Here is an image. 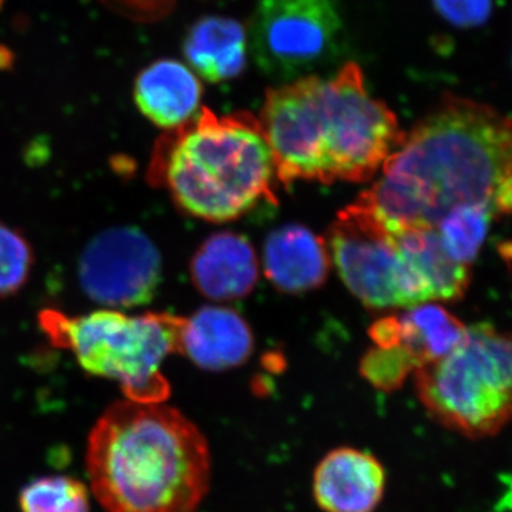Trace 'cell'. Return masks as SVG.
<instances>
[{
	"instance_id": "1",
	"label": "cell",
	"mask_w": 512,
	"mask_h": 512,
	"mask_svg": "<svg viewBox=\"0 0 512 512\" xmlns=\"http://www.w3.org/2000/svg\"><path fill=\"white\" fill-rule=\"evenodd\" d=\"M360 200L402 227L436 229L460 207L512 214V120L447 94L404 134Z\"/></svg>"
},
{
	"instance_id": "2",
	"label": "cell",
	"mask_w": 512,
	"mask_h": 512,
	"mask_svg": "<svg viewBox=\"0 0 512 512\" xmlns=\"http://www.w3.org/2000/svg\"><path fill=\"white\" fill-rule=\"evenodd\" d=\"M259 123L284 184L372 180L404 137L353 62L329 80L309 76L268 90Z\"/></svg>"
},
{
	"instance_id": "3",
	"label": "cell",
	"mask_w": 512,
	"mask_h": 512,
	"mask_svg": "<svg viewBox=\"0 0 512 512\" xmlns=\"http://www.w3.org/2000/svg\"><path fill=\"white\" fill-rule=\"evenodd\" d=\"M86 468L106 512H195L210 491L211 451L174 407L124 399L94 424Z\"/></svg>"
},
{
	"instance_id": "4",
	"label": "cell",
	"mask_w": 512,
	"mask_h": 512,
	"mask_svg": "<svg viewBox=\"0 0 512 512\" xmlns=\"http://www.w3.org/2000/svg\"><path fill=\"white\" fill-rule=\"evenodd\" d=\"M147 178L170 192L185 214L218 224L238 220L261 201L274 202L278 181L259 119L218 116L207 107L157 141Z\"/></svg>"
},
{
	"instance_id": "5",
	"label": "cell",
	"mask_w": 512,
	"mask_h": 512,
	"mask_svg": "<svg viewBox=\"0 0 512 512\" xmlns=\"http://www.w3.org/2000/svg\"><path fill=\"white\" fill-rule=\"evenodd\" d=\"M326 244L343 284L367 308L457 301L470 285V266L444 252L434 229L393 224L360 198L339 212Z\"/></svg>"
},
{
	"instance_id": "6",
	"label": "cell",
	"mask_w": 512,
	"mask_h": 512,
	"mask_svg": "<svg viewBox=\"0 0 512 512\" xmlns=\"http://www.w3.org/2000/svg\"><path fill=\"white\" fill-rule=\"evenodd\" d=\"M39 322L53 345L70 350L90 375L119 383L126 399L164 403L170 397L161 366L180 352L185 318L167 312L128 316L117 311L69 316L47 309Z\"/></svg>"
},
{
	"instance_id": "7",
	"label": "cell",
	"mask_w": 512,
	"mask_h": 512,
	"mask_svg": "<svg viewBox=\"0 0 512 512\" xmlns=\"http://www.w3.org/2000/svg\"><path fill=\"white\" fill-rule=\"evenodd\" d=\"M414 375L424 409L448 430L483 439L512 420V332L470 326L456 348Z\"/></svg>"
},
{
	"instance_id": "8",
	"label": "cell",
	"mask_w": 512,
	"mask_h": 512,
	"mask_svg": "<svg viewBox=\"0 0 512 512\" xmlns=\"http://www.w3.org/2000/svg\"><path fill=\"white\" fill-rule=\"evenodd\" d=\"M343 23L333 0H256L252 55L265 73L295 77L342 52Z\"/></svg>"
},
{
	"instance_id": "9",
	"label": "cell",
	"mask_w": 512,
	"mask_h": 512,
	"mask_svg": "<svg viewBox=\"0 0 512 512\" xmlns=\"http://www.w3.org/2000/svg\"><path fill=\"white\" fill-rule=\"evenodd\" d=\"M161 256L138 228H110L94 237L80 256V285L87 296L109 308L146 305L161 281Z\"/></svg>"
},
{
	"instance_id": "10",
	"label": "cell",
	"mask_w": 512,
	"mask_h": 512,
	"mask_svg": "<svg viewBox=\"0 0 512 512\" xmlns=\"http://www.w3.org/2000/svg\"><path fill=\"white\" fill-rule=\"evenodd\" d=\"M386 481V470L373 454L338 447L316 466L312 493L323 512H375L382 503Z\"/></svg>"
},
{
	"instance_id": "11",
	"label": "cell",
	"mask_w": 512,
	"mask_h": 512,
	"mask_svg": "<svg viewBox=\"0 0 512 512\" xmlns=\"http://www.w3.org/2000/svg\"><path fill=\"white\" fill-rule=\"evenodd\" d=\"M466 330L467 326L443 306L423 303L377 320L369 335L377 348L394 346L402 350L417 370L450 353Z\"/></svg>"
},
{
	"instance_id": "12",
	"label": "cell",
	"mask_w": 512,
	"mask_h": 512,
	"mask_svg": "<svg viewBox=\"0 0 512 512\" xmlns=\"http://www.w3.org/2000/svg\"><path fill=\"white\" fill-rule=\"evenodd\" d=\"M254 350V335L239 313L207 306L185 318L180 352L194 365L210 372H224L244 365Z\"/></svg>"
},
{
	"instance_id": "13",
	"label": "cell",
	"mask_w": 512,
	"mask_h": 512,
	"mask_svg": "<svg viewBox=\"0 0 512 512\" xmlns=\"http://www.w3.org/2000/svg\"><path fill=\"white\" fill-rule=\"evenodd\" d=\"M259 276L258 256L251 242L235 232H217L202 242L191 261L195 288L214 301L245 298Z\"/></svg>"
},
{
	"instance_id": "14",
	"label": "cell",
	"mask_w": 512,
	"mask_h": 512,
	"mask_svg": "<svg viewBox=\"0 0 512 512\" xmlns=\"http://www.w3.org/2000/svg\"><path fill=\"white\" fill-rule=\"evenodd\" d=\"M262 264L266 278L285 293H305L319 288L328 278V244L301 225H285L268 235Z\"/></svg>"
},
{
	"instance_id": "15",
	"label": "cell",
	"mask_w": 512,
	"mask_h": 512,
	"mask_svg": "<svg viewBox=\"0 0 512 512\" xmlns=\"http://www.w3.org/2000/svg\"><path fill=\"white\" fill-rule=\"evenodd\" d=\"M134 99L151 123L174 130L200 113L202 86L185 64L157 60L138 74Z\"/></svg>"
},
{
	"instance_id": "16",
	"label": "cell",
	"mask_w": 512,
	"mask_h": 512,
	"mask_svg": "<svg viewBox=\"0 0 512 512\" xmlns=\"http://www.w3.org/2000/svg\"><path fill=\"white\" fill-rule=\"evenodd\" d=\"M247 45V30L237 20L205 16L187 33L184 55L202 79L228 82L247 69Z\"/></svg>"
},
{
	"instance_id": "17",
	"label": "cell",
	"mask_w": 512,
	"mask_h": 512,
	"mask_svg": "<svg viewBox=\"0 0 512 512\" xmlns=\"http://www.w3.org/2000/svg\"><path fill=\"white\" fill-rule=\"evenodd\" d=\"M494 215L481 207H460L447 214L434 231L444 252L457 264L470 266L487 238Z\"/></svg>"
},
{
	"instance_id": "18",
	"label": "cell",
	"mask_w": 512,
	"mask_h": 512,
	"mask_svg": "<svg viewBox=\"0 0 512 512\" xmlns=\"http://www.w3.org/2000/svg\"><path fill=\"white\" fill-rule=\"evenodd\" d=\"M19 505L22 512H90V495L76 478L42 477L23 487Z\"/></svg>"
},
{
	"instance_id": "19",
	"label": "cell",
	"mask_w": 512,
	"mask_h": 512,
	"mask_svg": "<svg viewBox=\"0 0 512 512\" xmlns=\"http://www.w3.org/2000/svg\"><path fill=\"white\" fill-rule=\"evenodd\" d=\"M32 264L29 242L15 229L0 224V298L13 295L26 284Z\"/></svg>"
},
{
	"instance_id": "20",
	"label": "cell",
	"mask_w": 512,
	"mask_h": 512,
	"mask_svg": "<svg viewBox=\"0 0 512 512\" xmlns=\"http://www.w3.org/2000/svg\"><path fill=\"white\" fill-rule=\"evenodd\" d=\"M360 372L376 389L389 392L402 386L406 377L414 372V367L402 350L394 346L390 348L373 346L363 357Z\"/></svg>"
},
{
	"instance_id": "21",
	"label": "cell",
	"mask_w": 512,
	"mask_h": 512,
	"mask_svg": "<svg viewBox=\"0 0 512 512\" xmlns=\"http://www.w3.org/2000/svg\"><path fill=\"white\" fill-rule=\"evenodd\" d=\"M433 6L450 25L471 29L483 26L490 20L494 0H433Z\"/></svg>"
},
{
	"instance_id": "22",
	"label": "cell",
	"mask_w": 512,
	"mask_h": 512,
	"mask_svg": "<svg viewBox=\"0 0 512 512\" xmlns=\"http://www.w3.org/2000/svg\"><path fill=\"white\" fill-rule=\"evenodd\" d=\"M104 2L110 3L113 8L134 18H143V16H150L151 13H157L147 0H104Z\"/></svg>"
},
{
	"instance_id": "23",
	"label": "cell",
	"mask_w": 512,
	"mask_h": 512,
	"mask_svg": "<svg viewBox=\"0 0 512 512\" xmlns=\"http://www.w3.org/2000/svg\"><path fill=\"white\" fill-rule=\"evenodd\" d=\"M503 493L498 498L497 512H512V471L501 477Z\"/></svg>"
},
{
	"instance_id": "24",
	"label": "cell",
	"mask_w": 512,
	"mask_h": 512,
	"mask_svg": "<svg viewBox=\"0 0 512 512\" xmlns=\"http://www.w3.org/2000/svg\"><path fill=\"white\" fill-rule=\"evenodd\" d=\"M508 252H511V254H512V251H508Z\"/></svg>"
}]
</instances>
